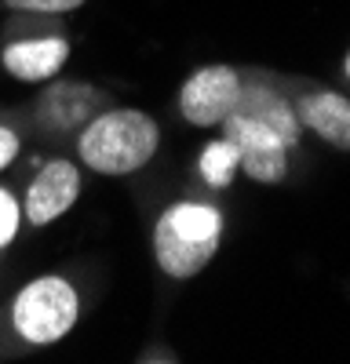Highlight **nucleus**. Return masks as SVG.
<instances>
[{
  "instance_id": "nucleus-1",
  "label": "nucleus",
  "mask_w": 350,
  "mask_h": 364,
  "mask_svg": "<svg viewBox=\"0 0 350 364\" xmlns=\"http://www.w3.org/2000/svg\"><path fill=\"white\" fill-rule=\"evenodd\" d=\"M161 149V120L135 106H102L77 132V164L106 175L124 178L142 171Z\"/></svg>"
},
{
  "instance_id": "nucleus-2",
  "label": "nucleus",
  "mask_w": 350,
  "mask_h": 364,
  "mask_svg": "<svg viewBox=\"0 0 350 364\" xmlns=\"http://www.w3.org/2000/svg\"><path fill=\"white\" fill-rule=\"evenodd\" d=\"M226 215L212 200H171L154 223V262L168 281H193L219 255Z\"/></svg>"
},
{
  "instance_id": "nucleus-3",
  "label": "nucleus",
  "mask_w": 350,
  "mask_h": 364,
  "mask_svg": "<svg viewBox=\"0 0 350 364\" xmlns=\"http://www.w3.org/2000/svg\"><path fill=\"white\" fill-rule=\"evenodd\" d=\"M80 321V291L66 273H41L26 281L8 306V331L29 350H44L73 336Z\"/></svg>"
},
{
  "instance_id": "nucleus-4",
  "label": "nucleus",
  "mask_w": 350,
  "mask_h": 364,
  "mask_svg": "<svg viewBox=\"0 0 350 364\" xmlns=\"http://www.w3.org/2000/svg\"><path fill=\"white\" fill-rule=\"evenodd\" d=\"M241 87H245V73L238 66H230V63H208V66L193 70L179 84L175 109H179V117L186 120L190 128L216 132L223 120L238 109Z\"/></svg>"
},
{
  "instance_id": "nucleus-5",
  "label": "nucleus",
  "mask_w": 350,
  "mask_h": 364,
  "mask_svg": "<svg viewBox=\"0 0 350 364\" xmlns=\"http://www.w3.org/2000/svg\"><path fill=\"white\" fill-rule=\"evenodd\" d=\"M102 106H110V91L88 80H48V87L33 102V124L48 139L77 135Z\"/></svg>"
},
{
  "instance_id": "nucleus-6",
  "label": "nucleus",
  "mask_w": 350,
  "mask_h": 364,
  "mask_svg": "<svg viewBox=\"0 0 350 364\" xmlns=\"http://www.w3.org/2000/svg\"><path fill=\"white\" fill-rule=\"evenodd\" d=\"M84 175L80 164L70 157H51L37 168V175L29 178V186L22 190V223L26 226H51L63 215H70L73 204L80 200Z\"/></svg>"
},
{
  "instance_id": "nucleus-7",
  "label": "nucleus",
  "mask_w": 350,
  "mask_h": 364,
  "mask_svg": "<svg viewBox=\"0 0 350 364\" xmlns=\"http://www.w3.org/2000/svg\"><path fill=\"white\" fill-rule=\"evenodd\" d=\"M219 132L241 149V171L259 182V186H277V182L288 178L292 171V149L281 142L277 132H270L267 124H259L255 117H245L233 109Z\"/></svg>"
},
{
  "instance_id": "nucleus-8",
  "label": "nucleus",
  "mask_w": 350,
  "mask_h": 364,
  "mask_svg": "<svg viewBox=\"0 0 350 364\" xmlns=\"http://www.w3.org/2000/svg\"><path fill=\"white\" fill-rule=\"evenodd\" d=\"M66 63H70V37L58 33V29L15 37L0 48V66H4V73L22 80V84H48L63 73Z\"/></svg>"
},
{
  "instance_id": "nucleus-9",
  "label": "nucleus",
  "mask_w": 350,
  "mask_h": 364,
  "mask_svg": "<svg viewBox=\"0 0 350 364\" xmlns=\"http://www.w3.org/2000/svg\"><path fill=\"white\" fill-rule=\"evenodd\" d=\"M292 106L303 132L339 154H350V95L332 87H303L299 95H292Z\"/></svg>"
},
{
  "instance_id": "nucleus-10",
  "label": "nucleus",
  "mask_w": 350,
  "mask_h": 364,
  "mask_svg": "<svg viewBox=\"0 0 350 364\" xmlns=\"http://www.w3.org/2000/svg\"><path fill=\"white\" fill-rule=\"evenodd\" d=\"M238 113L245 117H255L259 124H267L270 132L281 135V142L296 154V149L303 146V124L296 117V106H292V95H285V91L277 84H270L267 77L259 73H245V87H241V99H238Z\"/></svg>"
},
{
  "instance_id": "nucleus-11",
  "label": "nucleus",
  "mask_w": 350,
  "mask_h": 364,
  "mask_svg": "<svg viewBox=\"0 0 350 364\" xmlns=\"http://www.w3.org/2000/svg\"><path fill=\"white\" fill-rule=\"evenodd\" d=\"M238 171H241V149L233 146L226 135L208 139L197 149V175H201V182L208 190H226Z\"/></svg>"
},
{
  "instance_id": "nucleus-12",
  "label": "nucleus",
  "mask_w": 350,
  "mask_h": 364,
  "mask_svg": "<svg viewBox=\"0 0 350 364\" xmlns=\"http://www.w3.org/2000/svg\"><path fill=\"white\" fill-rule=\"evenodd\" d=\"M22 197L0 182V255H4L15 240H18V230H22Z\"/></svg>"
},
{
  "instance_id": "nucleus-13",
  "label": "nucleus",
  "mask_w": 350,
  "mask_h": 364,
  "mask_svg": "<svg viewBox=\"0 0 350 364\" xmlns=\"http://www.w3.org/2000/svg\"><path fill=\"white\" fill-rule=\"evenodd\" d=\"M15 15H73L88 0H0Z\"/></svg>"
},
{
  "instance_id": "nucleus-14",
  "label": "nucleus",
  "mask_w": 350,
  "mask_h": 364,
  "mask_svg": "<svg viewBox=\"0 0 350 364\" xmlns=\"http://www.w3.org/2000/svg\"><path fill=\"white\" fill-rule=\"evenodd\" d=\"M22 154V132L8 120H0V175H4Z\"/></svg>"
},
{
  "instance_id": "nucleus-15",
  "label": "nucleus",
  "mask_w": 350,
  "mask_h": 364,
  "mask_svg": "<svg viewBox=\"0 0 350 364\" xmlns=\"http://www.w3.org/2000/svg\"><path fill=\"white\" fill-rule=\"evenodd\" d=\"M139 360H179V357H175L171 350H146Z\"/></svg>"
},
{
  "instance_id": "nucleus-16",
  "label": "nucleus",
  "mask_w": 350,
  "mask_h": 364,
  "mask_svg": "<svg viewBox=\"0 0 350 364\" xmlns=\"http://www.w3.org/2000/svg\"><path fill=\"white\" fill-rule=\"evenodd\" d=\"M343 77H346V80H350V51H346V55H343Z\"/></svg>"
}]
</instances>
